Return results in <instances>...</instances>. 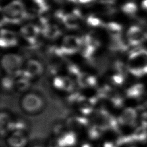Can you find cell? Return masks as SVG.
I'll use <instances>...</instances> for the list:
<instances>
[{
    "label": "cell",
    "instance_id": "6da1fadb",
    "mask_svg": "<svg viewBox=\"0 0 147 147\" xmlns=\"http://www.w3.org/2000/svg\"><path fill=\"white\" fill-rule=\"evenodd\" d=\"M1 65L4 71L10 76H20L22 72V58L16 54H6L1 59Z\"/></svg>",
    "mask_w": 147,
    "mask_h": 147
},
{
    "label": "cell",
    "instance_id": "7a4b0ae2",
    "mask_svg": "<svg viewBox=\"0 0 147 147\" xmlns=\"http://www.w3.org/2000/svg\"><path fill=\"white\" fill-rule=\"evenodd\" d=\"M21 106L25 111L34 114L42 110L44 107V102L36 94L29 93L22 98Z\"/></svg>",
    "mask_w": 147,
    "mask_h": 147
},
{
    "label": "cell",
    "instance_id": "3957f363",
    "mask_svg": "<svg viewBox=\"0 0 147 147\" xmlns=\"http://www.w3.org/2000/svg\"><path fill=\"white\" fill-rule=\"evenodd\" d=\"M3 10L5 17L18 22L28 16L24 4L19 1H14L7 4Z\"/></svg>",
    "mask_w": 147,
    "mask_h": 147
},
{
    "label": "cell",
    "instance_id": "277c9868",
    "mask_svg": "<svg viewBox=\"0 0 147 147\" xmlns=\"http://www.w3.org/2000/svg\"><path fill=\"white\" fill-rule=\"evenodd\" d=\"M82 44V38L72 35L67 36L63 38L60 49L63 54H73L80 49Z\"/></svg>",
    "mask_w": 147,
    "mask_h": 147
},
{
    "label": "cell",
    "instance_id": "5b68a950",
    "mask_svg": "<svg viewBox=\"0 0 147 147\" xmlns=\"http://www.w3.org/2000/svg\"><path fill=\"white\" fill-rule=\"evenodd\" d=\"M40 32V28L34 24H26L20 29V33L22 37L31 45L37 42L38 34Z\"/></svg>",
    "mask_w": 147,
    "mask_h": 147
},
{
    "label": "cell",
    "instance_id": "8992f818",
    "mask_svg": "<svg viewBox=\"0 0 147 147\" xmlns=\"http://www.w3.org/2000/svg\"><path fill=\"white\" fill-rule=\"evenodd\" d=\"M42 70V65L40 62L36 60H30L22 69L21 75L30 79L40 75Z\"/></svg>",
    "mask_w": 147,
    "mask_h": 147
},
{
    "label": "cell",
    "instance_id": "52a82bcc",
    "mask_svg": "<svg viewBox=\"0 0 147 147\" xmlns=\"http://www.w3.org/2000/svg\"><path fill=\"white\" fill-rule=\"evenodd\" d=\"M146 34L140 27L136 25L131 26L127 32L128 43L132 46L139 45L142 41Z\"/></svg>",
    "mask_w": 147,
    "mask_h": 147
},
{
    "label": "cell",
    "instance_id": "ba28073f",
    "mask_svg": "<svg viewBox=\"0 0 147 147\" xmlns=\"http://www.w3.org/2000/svg\"><path fill=\"white\" fill-rule=\"evenodd\" d=\"M7 142L10 147H25L28 142L25 130H14L8 137Z\"/></svg>",
    "mask_w": 147,
    "mask_h": 147
},
{
    "label": "cell",
    "instance_id": "9c48e42d",
    "mask_svg": "<svg viewBox=\"0 0 147 147\" xmlns=\"http://www.w3.org/2000/svg\"><path fill=\"white\" fill-rule=\"evenodd\" d=\"M137 114L135 109L131 107L125 109L118 119L120 125L129 126H134L136 124Z\"/></svg>",
    "mask_w": 147,
    "mask_h": 147
},
{
    "label": "cell",
    "instance_id": "30bf717a",
    "mask_svg": "<svg viewBox=\"0 0 147 147\" xmlns=\"http://www.w3.org/2000/svg\"><path fill=\"white\" fill-rule=\"evenodd\" d=\"M56 16L68 29H74L79 26V17L74 13L64 14L62 11H57L56 13Z\"/></svg>",
    "mask_w": 147,
    "mask_h": 147
},
{
    "label": "cell",
    "instance_id": "8fae6325",
    "mask_svg": "<svg viewBox=\"0 0 147 147\" xmlns=\"http://www.w3.org/2000/svg\"><path fill=\"white\" fill-rule=\"evenodd\" d=\"M0 43L2 48H9L16 45L17 43L16 34L13 31L2 29L1 31Z\"/></svg>",
    "mask_w": 147,
    "mask_h": 147
},
{
    "label": "cell",
    "instance_id": "7c38bea8",
    "mask_svg": "<svg viewBox=\"0 0 147 147\" xmlns=\"http://www.w3.org/2000/svg\"><path fill=\"white\" fill-rule=\"evenodd\" d=\"M53 85L56 88L66 91H71L74 89V82L69 77L58 76L53 80Z\"/></svg>",
    "mask_w": 147,
    "mask_h": 147
},
{
    "label": "cell",
    "instance_id": "4fadbf2b",
    "mask_svg": "<svg viewBox=\"0 0 147 147\" xmlns=\"http://www.w3.org/2000/svg\"><path fill=\"white\" fill-rule=\"evenodd\" d=\"M58 140L61 147H72L76 144L77 138L73 131H68L64 133Z\"/></svg>",
    "mask_w": 147,
    "mask_h": 147
},
{
    "label": "cell",
    "instance_id": "5bb4252c",
    "mask_svg": "<svg viewBox=\"0 0 147 147\" xmlns=\"http://www.w3.org/2000/svg\"><path fill=\"white\" fill-rule=\"evenodd\" d=\"M77 80L79 85L82 87H92L96 83L95 76L86 73H81L77 78Z\"/></svg>",
    "mask_w": 147,
    "mask_h": 147
},
{
    "label": "cell",
    "instance_id": "9a60e30c",
    "mask_svg": "<svg viewBox=\"0 0 147 147\" xmlns=\"http://www.w3.org/2000/svg\"><path fill=\"white\" fill-rule=\"evenodd\" d=\"M1 134L2 136L11 130L13 121L6 113L2 112L1 114Z\"/></svg>",
    "mask_w": 147,
    "mask_h": 147
},
{
    "label": "cell",
    "instance_id": "2e32d148",
    "mask_svg": "<svg viewBox=\"0 0 147 147\" xmlns=\"http://www.w3.org/2000/svg\"><path fill=\"white\" fill-rule=\"evenodd\" d=\"M42 33L47 38L53 39L60 35V31L56 25L47 24L43 26Z\"/></svg>",
    "mask_w": 147,
    "mask_h": 147
},
{
    "label": "cell",
    "instance_id": "e0dca14e",
    "mask_svg": "<svg viewBox=\"0 0 147 147\" xmlns=\"http://www.w3.org/2000/svg\"><path fill=\"white\" fill-rule=\"evenodd\" d=\"M105 26L111 38L121 37L122 26L119 24L115 22H110L106 24Z\"/></svg>",
    "mask_w": 147,
    "mask_h": 147
},
{
    "label": "cell",
    "instance_id": "ac0fdd59",
    "mask_svg": "<svg viewBox=\"0 0 147 147\" xmlns=\"http://www.w3.org/2000/svg\"><path fill=\"white\" fill-rule=\"evenodd\" d=\"M144 93V87L142 84H136L131 86L126 91V95L129 98H138Z\"/></svg>",
    "mask_w": 147,
    "mask_h": 147
},
{
    "label": "cell",
    "instance_id": "d6986e66",
    "mask_svg": "<svg viewBox=\"0 0 147 147\" xmlns=\"http://www.w3.org/2000/svg\"><path fill=\"white\" fill-rule=\"evenodd\" d=\"M38 14L40 21L44 25L48 24V21L51 18V11L49 6L45 4L41 6L38 7Z\"/></svg>",
    "mask_w": 147,
    "mask_h": 147
},
{
    "label": "cell",
    "instance_id": "ffe728a7",
    "mask_svg": "<svg viewBox=\"0 0 147 147\" xmlns=\"http://www.w3.org/2000/svg\"><path fill=\"white\" fill-rule=\"evenodd\" d=\"M133 141H143L147 139V128L143 126L137 127L130 135Z\"/></svg>",
    "mask_w": 147,
    "mask_h": 147
},
{
    "label": "cell",
    "instance_id": "44dd1931",
    "mask_svg": "<svg viewBox=\"0 0 147 147\" xmlns=\"http://www.w3.org/2000/svg\"><path fill=\"white\" fill-rule=\"evenodd\" d=\"M21 77L15 81V86L19 91H25L28 89L30 86V79L21 75Z\"/></svg>",
    "mask_w": 147,
    "mask_h": 147
},
{
    "label": "cell",
    "instance_id": "7402d4cb",
    "mask_svg": "<svg viewBox=\"0 0 147 147\" xmlns=\"http://www.w3.org/2000/svg\"><path fill=\"white\" fill-rule=\"evenodd\" d=\"M121 9L125 14L131 16H135L138 11V7L136 4L131 2H127L124 4L122 6Z\"/></svg>",
    "mask_w": 147,
    "mask_h": 147
},
{
    "label": "cell",
    "instance_id": "603a6c76",
    "mask_svg": "<svg viewBox=\"0 0 147 147\" xmlns=\"http://www.w3.org/2000/svg\"><path fill=\"white\" fill-rule=\"evenodd\" d=\"M111 102L113 105L116 107H120L122 106L123 103V98L118 92H114L110 94Z\"/></svg>",
    "mask_w": 147,
    "mask_h": 147
},
{
    "label": "cell",
    "instance_id": "cb8c5ba5",
    "mask_svg": "<svg viewBox=\"0 0 147 147\" xmlns=\"http://www.w3.org/2000/svg\"><path fill=\"white\" fill-rule=\"evenodd\" d=\"M102 131V130L99 127L94 125L89 129L88 135L91 140H96L100 137Z\"/></svg>",
    "mask_w": 147,
    "mask_h": 147
},
{
    "label": "cell",
    "instance_id": "d4e9b609",
    "mask_svg": "<svg viewBox=\"0 0 147 147\" xmlns=\"http://www.w3.org/2000/svg\"><path fill=\"white\" fill-rule=\"evenodd\" d=\"M15 86V82L10 76H6L2 80V86L5 90H10Z\"/></svg>",
    "mask_w": 147,
    "mask_h": 147
},
{
    "label": "cell",
    "instance_id": "484cf974",
    "mask_svg": "<svg viewBox=\"0 0 147 147\" xmlns=\"http://www.w3.org/2000/svg\"><path fill=\"white\" fill-rule=\"evenodd\" d=\"M87 22L89 25L94 27L103 25V23L102 20L94 15H91L88 17L87 19Z\"/></svg>",
    "mask_w": 147,
    "mask_h": 147
},
{
    "label": "cell",
    "instance_id": "4316f807",
    "mask_svg": "<svg viewBox=\"0 0 147 147\" xmlns=\"http://www.w3.org/2000/svg\"><path fill=\"white\" fill-rule=\"evenodd\" d=\"M124 76L125 75L120 73L117 72L111 77V82L114 85H121L124 81Z\"/></svg>",
    "mask_w": 147,
    "mask_h": 147
},
{
    "label": "cell",
    "instance_id": "83f0119b",
    "mask_svg": "<svg viewBox=\"0 0 147 147\" xmlns=\"http://www.w3.org/2000/svg\"><path fill=\"white\" fill-rule=\"evenodd\" d=\"M142 52L147 55V33L146 34L144 38L143 39L141 43L139 45Z\"/></svg>",
    "mask_w": 147,
    "mask_h": 147
},
{
    "label": "cell",
    "instance_id": "f1b7e54d",
    "mask_svg": "<svg viewBox=\"0 0 147 147\" xmlns=\"http://www.w3.org/2000/svg\"><path fill=\"white\" fill-rule=\"evenodd\" d=\"M48 147H61L58 138H53L49 142Z\"/></svg>",
    "mask_w": 147,
    "mask_h": 147
},
{
    "label": "cell",
    "instance_id": "f546056e",
    "mask_svg": "<svg viewBox=\"0 0 147 147\" xmlns=\"http://www.w3.org/2000/svg\"><path fill=\"white\" fill-rule=\"evenodd\" d=\"M141 126H144L145 127L147 128V112H144L141 115Z\"/></svg>",
    "mask_w": 147,
    "mask_h": 147
},
{
    "label": "cell",
    "instance_id": "4dcf8cb0",
    "mask_svg": "<svg viewBox=\"0 0 147 147\" xmlns=\"http://www.w3.org/2000/svg\"><path fill=\"white\" fill-rule=\"evenodd\" d=\"M103 147H118V145L117 142L115 143L111 141H107L104 143Z\"/></svg>",
    "mask_w": 147,
    "mask_h": 147
},
{
    "label": "cell",
    "instance_id": "1f68e13d",
    "mask_svg": "<svg viewBox=\"0 0 147 147\" xmlns=\"http://www.w3.org/2000/svg\"><path fill=\"white\" fill-rule=\"evenodd\" d=\"M94 1L103 3V4H108L110 5L114 3L115 0H94Z\"/></svg>",
    "mask_w": 147,
    "mask_h": 147
},
{
    "label": "cell",
    "instance_id": "d6a6232c",
    "mask_svg": "<svg viewBox=\"0 0 147 147\" xmlns=\"http://www.w3.org/2000/svg\"><path fill=\"white\" fill-rule=\"evenodd\" d=\"M36 5H38V7L41 6L42 5H44L46 3L45 2V0H32Z\"/></svg>",
    "mask_w": 147,
    "mask_h": 147
},
{
    "label": "cell",
    "instance_id": "836d02e7",
    "mask_svg": "<svg viewBox=\"0 0 147 147\" xmlns=\"http://www.w3.org/2000/svg\"><path fill=\"white\" fill-rule=\"evenodd\" d=\"M94 1V0H78V2L82 4H88Z\"/></svg>",
    "mask_w": 147,
    "mask_h": 147
},
{
    "label": "cell",
    "instance_id": "e575fe53",
    "mask_svg": "<svg viewBox=\"0 0 147 147\" xmlns=\"http://www.w3.org/2000/svg\"><path fill=\"white\" fill-rule=\"evenodd\" d=\"M82 147H92V146L88 143H84L83 144H82Z\"/></svg>",
    "mask_w": 147,
    "mask_h": 147
},
{
    "label": "cell",
    "instance_id": "d590c367",
    "mask_svg": "<svg viewBox=\"0 0 147 147\" xmlns=\"http://www.w3.org/2000/svg\"><path fill=\"white\" fill-rule=\"evenodd\" d=\"M55 1H56L59 3H63L64 1V0H55Z\"/></svg>",
    "mask_w": 147,
    "mask_h": 147
},
{
    "label": "cell",
    "instance_id": "8d00e7d4",
    "mask_svg": "<svg viewBox=\"0 0 147 147\" xmlns=\"http://www.w3.org/2000/svg\"><path fill=\"white\" fill-rule=\"evenodd\" d=\"M34 147H42V146H36Z\"/></svg>",
    "mask_w": 147,
    "mask_h": 147
},
{
    "label": "cell",
    "instance_id": "74e56055",
    "mask_svg": "<svg viewBox=\"0 0 147 147\" xmlns=\"http://www.w3.org/2000/svg\"><path fill=\"white\" fill-rule=\"evenodd\" d=\"M132 147H133V146H132Z\"/></svg>",
    "mask_w": 147,
    "mask_h": 147
}]
</instances>
